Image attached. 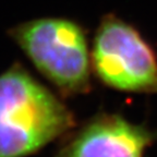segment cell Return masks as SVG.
<instances>
[{
    "mask_svg": "<svg viewBox=\"0 0 157 157\" xmlns=\"http://www.w3.org/2000/svg\"><path fill=\"white\" fill-rule=\"evenodd\" d=\"M73 115L20 64L0 74V157H26L69 131Z\"/></svg>",
    "mask_w": 157,
    "mask_h": 157,
    "instance_id": "1",
    "label": "cell"
},
{
    "mask_svg": "<svg viewBox=\"0 0 157 157\" xmlns=\"http://www.w3.org/2000/svg\"><path fill=\"white\" fill-rule=\"evenodd\" d=\"M92 66L109 87L157 94V58L132 25L116 15L103 17L92 49Z\"/></svg>",
    "mask_w": 157,
    "mask_h": 157,
    "instance_id": "3",
    "label": "cell"
},
{
    "mask_svg": "<svg viewBox=\"0 0 157 157\" xmlns=\"http://www.w3.org/2000/svg\"><path fill=\"white\" fill-rule=\"evenodd\" d=\"M35 68L67 95L91 87V61L83 29L71 20L42 17L9 31Z\"/></svg>",
    "mask_w": 157,
    "mask_h": 157,
    "instance_id": "2",
    "label": "cell"
},
{
    "mask_svg": "<svg viewBox=\"0 0 157 157\" xmlns=\"http://www.w3.org/2000/svg\"><path fill=\"white\" fill-rule=\"evenodd\" d=\"M154 135L117 115H103L86 124L56 157H143Z\"/></svg>",
    "mask_w": 157,
    "mask_h": 157,
    "instance_id": "4",
    "label": "cell"
}]
</instances>
